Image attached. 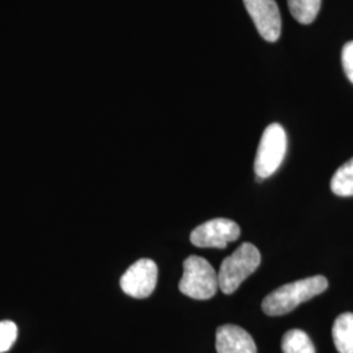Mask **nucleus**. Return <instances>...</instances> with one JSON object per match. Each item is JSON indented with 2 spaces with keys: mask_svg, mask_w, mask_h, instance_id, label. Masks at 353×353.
I'll use <instances>...</instances> for the list:
<instances>
[{
  "mask_svg": "<svg viewBox=\"0 0 353 353\" xmlns=\"http://www.w3.org/2000/svg\"><path fill=\"white\" fill-rule=\"evenodd\" d=\"M240 234V227L233 220L214 219L195 228L190 236V240L194 246L198 248L225 249L229 242L239 240Z\"/></svg>",
  "mask_w": 353,
  "mask_h": 353,
  "instance_id": "nucleus-5",
  "label": "nucleus"
},
{
  "mask_svg": "<svg viewBox=\"0 0 353 353\" xmlns=\"http://www.w3.org/2000/svg\"><path fill=\"white\" fill-rule=\"evenodd\" d=\"M159 270L152 259H139L121 278V288L134 299L150 297L157 284Z\"/></svg>",
  "mask_w": 353,
  "mask_h": 353,
  "instance_id": "nucleus-6",
  "label": "nucleus"
},
{
  "mask_svg": "<svg viewBox=\"0 0 353 353\" xmlns=\"http://www.w3.org/2000/svg\"><path fill=\"white\" fill-rule=\"evenodd\" d=\"M330 186L338 196H353V157L335 172Z\"/></svg>",
  "mask_w": 353,
  "mask_h": 353,
  "instance_id": "nucleus-11",
  "label": "nucleus"
},
{
  "mask_svg": "<svg viewBox=\"0 0 353 353\" xmlns=\"http://www.w3.org/2000/svg\"><path fill=\"white\" fill-rule=\"evenodd\" d=\"M216 352L256 353L252 335L236 325H224L216 331Z\"/></svg>",
  "mask_w": 353,
  "mask_h": 353,
  "instance_id": "nucleus-8",
  "label": "nucleus"
},
{
  "mask_svg": "<svg viewBox=\"0 0 353 353\" xmlns=\"http://www.w3.org/2000/svg\"><path fill=\"white\" fill-rule=\"evenodd\" d=\"M327 288V279L322 275L293 281L271 292L262 301V310L271 316L288 314L300 303L314 299Z\"/></svg>",
  "mask_w": 353,
  "mask_h": 353,
  "instance_id": "nucleus-1",
  "label": "nucleus"
},
{
  "mask_svg": "<svg viewBox=\"0 0 353 353\" xmlns=\"http://www.w3.org/2000/svg\"><path fill=\"white\" fill-rule=\"evenodd\" d=\"M261 265V252L250 242L242 243L240 248L227 256L220 265L219 288L225 294H232L241 284L255 272Z\"/></svg>",
  "mask_w": 353,
  "mask_h": 353,
  "instance_id": "nucleus-2",
  "label": "nucleus"
},
{
  "mask_svg": "<svg viewBox=\"0 0 353 353\" xmlns=\"http://www.w3.org/2000/svg\"><path fill=\"white\" fill-rule=\"evenodd\" d=\"M178 288L190 299H212L219 288L217 272L207 259L191 255L183 262V275Z\"/></svg>",
  "mask_w": 353,
  "mask_h": 353,
  "instance_id": "nucleus-3",
  "label": "nucleus"
},
{
  "mask_svg": "<svg viewBox=\"0 0 353 353\" xmlns=\"http://www.w3.org/2000/svg\"><path fill=\"white\" fill-rule=\"evenodd\" d=\"M17 339V326L12 321L0 322V353L11 350L13 343Z\"/></svg>",
  "mask_w": 353,
  "mask_h": 353,
  "instance_id": "nucleus-13",
  "label": "nucleus"
},
{
  "mask_svg": "<svg viewBox=\"0 0 353 353\" xmlns=\"http://www.w3.org/2000/svg\"><path fill=\"white\" fill-rule=\"evenodd\" d=\"M287 153V134L284 127L271 123L267 127L258 145L254 161V172L261 182L272 176L283 163Z\"/></svg>",
  "mask_w": 353,
  "mask_h": 353,
  "instance_id": "nucleus-4",
  "label": "nucleus"
},
{
  "mask_svg": "<svg viewBox=\"0 0 353 353\" xmlns=\"http://www.w3.org/2000/svg\"><path fill=\"white\" fill-rule=\"evenodd\" d=\"M283 353H316L312 339L303 330L294 328L284 334L281 341Z\"/></svg>",
  "mask_w": 353,
  "mask_h": 353,
  "instance_id": "nucleus-10",
  "label": "nucleus"
},
{
  "mask_svg": "<svg viewBox=\"0 0 353 353\" xmlns=\"http://www.w3.org/2000/svg\"><path fill=\"white\" fill-rule=\"evenodd\" d=\"M322 0H288L290 11L300 24H312L321 10Z\"/></svg>",
  "mask_w": 353,
  "mask_h": 353,
  "instance_id": "nucleus-12",
  "label": "nucleus"
},
{
  "mask_svg": "<svg viewBox=\"0 0 353 353\" xmlns=\"http://www.w3.org/2000/svg\"><path fill=\"white\" fill-rule=\"evenodd\" d=\"M332 339L339 353H353V313H343L332 326Z\"/></svg>",
  "mask_w": 353,
  "mask_h": 353,
  "instance_id": "nucleus-9",
  "label": "nucleus"
},
{
  "mask_svg": "<svg viewBox=\"0 0 353 353\" xmlns=\"http://www.w3.org/2000/svg\"><path fill=\"white\" fill-rule=\"evenodd\" d=\"M341 63L345 75L353 84V41L344 45L341 51Z\"/></svg>",
  "mask_w": 353,
  "mask_h": 353,
  "instance_id": "nucleus-14",
  "label": "nucleus"
},
{
  "mask_svg": "<svg viewBox=\"0 0 353 353\" xmlns=\"http://www.w3.org/2000/svg\"><path fill=\"white\" fill-rule=\"evenodd\" d=\"M246 11L267 42L278 41L281 34V16L275 0H243Z\"/></svg>",
  "mask_w": 353,
  "mask_h": 353,
  "instance_id": "nucleus-7",
  "label": "nucleus"
}]
</instances>
